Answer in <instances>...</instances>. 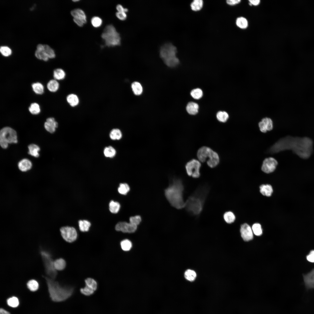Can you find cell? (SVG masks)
<instances>
[{"label": "cell", "instance_id": "6da1fadb", "mask_svg": "<svg viewBox=\"0 0 314 314\" xmlns=\"http://www.w3.org/2000/svg\"><path fill=\"white\" fill-rule=\"evenodd\" d=\"M313 145L312 140L308 138L288 136L279 140L270 147L268 151L273 154L290 150L301 158L306 159L312 154Z\"/></svg>", "mask_w": 314, "mask_h": 314}, {"label": "cell", "instance_id": "7a4b0ae2", "mask_svg": "<svg viewBox=\"0 0 314 314\" xmlns=\"http://www.w3.org/2000/svg\"><path fill=\"white\" fill-rule=\"evenodd\" d=\"M209 191L206 185L199 187L188 198L185 202V208L189 214L198 216L202 212L205 202Z\"/></svg>", "mask_w": 314, "mask_h": 314}, {"label": "cell", "instance_id": "3957f363", "mask_svg": "<svg viewBox=\"0 0 314 314\" xmlns=\"http://www.w3.org/2000/svg\"><path fill=\"white\" fill-rule=\"evenodd\" d=\"M184 186L180 179H173L168 187L165 189V195L167 199L173 207L181 209L185 207L183 195Z\"/></svg>", "mask_w": 314, "mask_h": 314}, {"label": "cell", "instance_id": "277c9868", "mask_svg": "<svg viewBox=\"0 0 314 314\" xmlns=\"http://www.w3.org/2000/svg\"><path fill=\"white\" fill-rule=\"evenodd\" d=\"M47 284L50 297L54 302H60L67 299L72 295L73 288L67 286H62L55 279L43 276Z\"/></svg>", "mask_w": 314, "mask_h": 314}, {"label": "cell", "instance_id": "5b68a950", "mask_svg": "<svg viewBox=\"0 0 314 314\" xmlns=\"http://www.w3.org/2000/svg\"><path fill=\"white\" fill-rule=\"evenodd\" d=\"M177 52L176 47L170 43L163 45L159 51L161 58L165 64L170 67H175L179 63V60L176 56Z\"/></svg>", "mask_w": 314, "mask_h": 314}, {"label": "cell", "instance_id": "8992f818", "mask_svg": "<svg viewBox=\"0 0 314 314\" xmlns=\"http://www.w3.org/2000/svg\"><path fill=\"white\" fill-rule=\"evenodd\" d=\"M101 36L107 47H114L121 44L120 35L112 24H108L106 26Z\"/></svg>", "mask_w": 314, "mask_h": 314}, {"label": "cell", "instance_id": "52a82bcc", "mask_svg": "<svg viewBox=\"0 0 314 314\" xmlns=\"http://www.w3.org/2000/svg\"><path fill=\"white\" fill-rule=\"evenodd\" d=\"M197 156L199 161L204 162L206 161L208 165L211 168L216 167L219 162L218 154L207 147H202L199 149Z\"/></svg>", "mask_w": 314, "mask_h": 314}, {"label": "cell", "instance_id": "ba28073f", "mask_svg": "<svg viewBox=\"0 0 314 314\" xmlns=\"http://www.w3.org/2000/svg\"><path fill=\"white\" fill-rule=\"evenodd\" d=\"M17 133L14 129L7 126L1 130L0 144L2 148L6 149L9 144L17 143Z\"/></svg>", "mask_w": 314, "mask_h": 314}, {"label": "cell", "instance_id": "9c48e42d", "mask_svg": "<svg viewBox=\"0 0 314 314\" xmlns=\"http://www.w3.org/2000/svg\"><path fill=\"white\" fill-rule=\"evenodd\" d=\"M40 254L43 261L45 272L48 277L55 279L57 275V270L54 266V261L50 253L48 251L41 249Z\"/></svg>", "mask_w": 314, "mask_h": 314}, {"label": "cell", "instance_id": "30bf717a", "mask_svg": "<svg viewBox=\"0 0 314 314\" xmlns=\"http://www.w3.org/2000/svg\"><path fill=\"white\" fill-rule=\"evenodd\" d=\"M201 166V163L199 160L193 159L187 163L185 167L188 175L194 178L199 177Z\"/></svg>", "mask_w": 314, "mask_h": 314}, {"label": "cell", "instance_id": "8fae6325", "mask_svg": "<svg viewBox=\"0 0 314 314\" xmlns=\"http://www.w3.org/2000/svg\"><path fill=\"white\" fill-rule=\"evenodd\" d=\"M61 235L67 242H72L76 239L77 234L76 229L72 227L64 226L60 229Z\"/></svg>", "mask_w": 314, "mask_h": 314}, {"label": "cell", "instance_id": "7c38bea8", "mask_svg": "<svg viewBox=\"0 0 314 314\" xmlns=\"http://www.w3.org/2000/svg\"><path fill=\"white\" fill-rule=\"evenodd\" d=\"M74 23L79 27L83 26L87 22V16L84 11L80 8L72 10L70 12Z\"/></svg>", "mask_w": 314, "mask_h": 314}, {"label": "cell", "instance_id": "4fadbf2b", "mask_svg": "<svg viewBox=\"0 0 314 314\" xmlns=\"http://www.w3.org/2000/svg\"><path fill=\"white\" fill-rule=\"evenodd\" d=\"M85 286L80 289L81 293L86 296L92 294L97 288V282L93 279L88 278L85 280Z\"/></svg>", "mask_w": 314, "mask_h": 314}, {"label": "cell", "instance_id": "5bb4252c", "mask_svg": "<svg viewBox=\"0 0 314 314\" xmlns=\"http://www.w3.org/2000/svg\"><path fill=\"white\" fill-rule=\"evenodd\" d=\"M277 165V161L274 158H266L263 162L261 170L265 173H270L274 171Z\"/></svg>", "mask_w": 314, "mask_h": 314}, {"label": "cell", "instance_id": "9a60e30c", "mask_svg": "<svg viewBox=\"0 0 314 314\" xmlns=\"http://www.w3.org/2000/svg\"><path fill=\"white\" fill-rule=\"evenodd\" d=\"M137 226L134 225L130 222H119L115 226V230L118 231H121L125 233H133L137 229Z\"/></svg>", "mask_w": 314, "mask_h": 314}, {"label": "cell", "instance_id": "2e32d148", "mask_svg": "<svg viewBox=\"0 0 314 314\" xmlns=\"http://www.w3.org/2000/svg\"><path fill=\"white\" fill-rule=\"evenodd\" d=\"M240 232L241 237L244 240L249 241L253 238L252 230L247 224L245 223L241 226Z\"/></svg>", "mask_w": 314, "mask_h": 314}, {"label": "cell", "instance_id": "e0dca14e", "mask_svg": "<svg viewBox=\"0 0 314 314\" xmlns=\"http://www.w3.org/2000/svg\"><path fill=\"white\" fill-rule=\"evenodd\" d=\"M258 125L260 131L263 133L272 130L273 128V122L270 118L268 117H265L262 119L259 122Z\"/></svg>", "mask_w": 314, "mask_h": 314}, {"label": "cell", "instance_id": "ac0fdd59", "mask_svg": "<svg viewBox=\"0 0 314 314\" xmlns=\"http://www.w3.org/2000/svg\"><path fill=\"white\" fill-rule=\"evenodd\" d=\"M58 124L53 117H49L46 119L44 124L46 130L51 133H54L58 127Z\"/></svg>", "mask_w": 314, "mask_h": 314}, {"label": "cell", "instance_id": "d6986e66", "mask_svg": "<svg viewBox=\"0 0 314 314\" xmlns=\"http://www.w3.org/2000/svg\"><path fill=\"white\" fill-rule=\"evenodd\" d=\"M306 286L308 288H314V269L303 276Z\"/></svg>", "mask_w": 314, "mask_h": 314}, {"label": "cell", "instance_id": "ffe728a7", "mask_svg": "<svg viewBox=\"0 0 314 314\" xmlns=\"http://www.w3.org/2000/svg\"><path fill=\"white\" fill-rule=\"evenodd\" d=\"M32 164L30 160L24 158L20 161L18 164L19 169L22 172H26L32 168Z\"/></svg>", "mask_w": 314, "mask_h": 314}, {"label": "cell", "instance_id": "44dd1931", "mask_svg": "<svg viewBox=\"0 0 314 314\" xmlns=\"http://www.w3.org/2000/svg\"><path fill=\"white\" fill-rule=\"evenodd\" d=\"M199 107V105L197 103L193 101H190L187 104L186 110L189 114L194 115L198 113Z\"/></svg>", "mask_w": 314, "mask_h": 314}, {"label": "cell", "instance_id": "7402d4cb", "mask_svg": "<svg viewBox=\"0 0 314 314\" xmlns=\"http://www.w3.org/2000/svg\"><path fill=\"white\" fill-rule=\"evenodd\" d=\"M66 101L69 105L72 107L77 106L79 103V99L78 96L74 93L70 94L67 95Z\"/></svg>", "mask_w": 314, "mask_h": 314}, {"label": "cell", "instance_id": "603a6c76", "mask_svg": "<svg viewBox=\"0 0 314 314\" xmlns=\"http://www.w3.org/2000/svg\"><path fill=\"white\" fill-rule=\"evenodd\" d=\"M110 138L112 140H119L122 137V133L120 129L118 128L112 129L109 133Z\"/></svg>", "mask_w": 314, "mask_h": 314}, {"label": "cell", "instance_id": "cb8c5ba5", "mask_svg": "<svg viewBox=\"0 0 314 314\" xmlns=\"http://www.w3.org/2000/svg\"><path fill=\"white\" fill-rule=\"evenodd\" d=\"M117 151L115 149L111 146L105 147L103 150V154L106 158H113L115 156Z\"/></svg>", "mask_w": 314, "mask_h": 314}, {"label": "cell", "instance_id": "d4e9b609", "mask_svg": "<svg viewBox=\"0 0 314 314\" xmlns=\"http://www.w3.org/2000/svg\"><path fill=\"white\" fill-rule=\"evenodd\" d=\"M47 87L50 92H54L57 91L59 87V84L58 81L53 79L50 80L47 83Z\"/></svg>", "mask_w": 314, "mask_h": 314}, {"label": "cell", "instance_id": "484cf974", "mask_svg": "<svg viewBox=\"0 0 314 314\" xmlns=\"http://www.w3.org/2000/svg\"><path fill=\"white\" fill-rule=\"evenodd\" d=\"M28 154L36 158H38L39 156V152L40 151V149L39 147L36 144H31L28 146Z\"/></svg>", "mask_w": 314, "mask_h": 314}, {"label": "cell", "instance_id": "4316f807", "mask_svg": "<svg viewBox=\"0 0 314 314\" xmlns=\"http://www.w3.org/2000/svg\"><path fill=\"white\" fill-rule=\"evenodd\" d=\"M260 192L263 195L270 197L273 192L272 186L269 184L262 185L260 187Z\"/></svg>", "mask_w": 314, "mask_h": 314}, {"label": "cell", "instance_id": "83f0119b", "mask_svg": "<svg viewBox=\"0 0 314 314\" xmlns=\"http://www.w3.org/2000/svg\"><path fill=\"white\" fill-rule=\"evenodd\" d=\"M65 72L63 69L58 68L55 69L53 72L54 79L58 81L64 79L66 76Z\"/></svg>", "mask_w": 314, "mask_h": 314}, {"label": "cell", "instance_id": "f1b7e54d", "mask_svg": "<svg viewBox=\"0 0 314 314\" xmlns=\"http://www.w3.org/2000/svg\"><path fill=\"white\" fill-rule=\"evenodd\" d=\"M31 87L33 92L36 94L41 95L43 93L44 88L42 84L39 82L32 83Z\"/></svg>", "mask_w": 314, "mask_h": 314}, {"label": "cell", "instance_id": "f546056e", "mask_svg": "<svg viewBox=\"0 0 314 314\" xmlns=\"http://www.w3.org/2000/svg\"><path fill=\"white\" fill-rule=\"evenodd\" d=\"M131 88L135 95H139L142 93L143 88L140 83L137 81L133 82L131 84Z\"/></svg>", "mask_w": 314, "mask_h": 314}, {"label": "cell", "instance_id": "4dcf8cb0", "mask_svg": "<svg viewBox=\"0 0 314 314\" xmlns=\"http://www.w3.org/2000/svg\"><path fill=\"white\" fill-rule=\"evenodd\" d=\"M54 266L56 270H62L65 268L66 262L63 258L58 259L54 261Z\"/></svg>", "mask_w": 314, "mask_h": 314}, {"label": "cell", "instance_id": "1f68e13d", "mask_svg": "<svg viewBox=\"0 0 314 314\" xmlns=\"http://www.w3.org/2000/svg\"><path fill=\"white\" fill-rule=\"evenodd\" d=\"M190 94L191 97L196 100L201 99L202 97L203 94L202 90L199 88L193 89L190 91Z\"/></svg>", "mask_w": 314, "mask_h": 314}, {"label": "cell", "instance_id": "d6a6232c", "mask_svg": "<svg viewBox=\"0 0 314 314\" xmlns=\"http://www.w3.org/2000/svg\"><path fill=\"white\" fill-rule=\"evenodd\" d=\"M216 116L217 119L219 121L223 123L227 121L229 118L228 113L223 111H218L216 114Z\"/></svg>", "mask_w": 314, "mask_h": 314}, {"label": "cell", "instance_id": "836d02e7", "mask_svg": "<svg viewBox=\"0 0 314 314\" xmlns=\"http://www.w3.org/2000/svg\"><path fill=\"white\" fill-rule=\"evenodd\" d=\"M236 24L238 27L243 29L246 28L248 26L247 20L243 17L238 18L236 20Z\"/></svg>", "mask_w": 314, "mask_h": 314}, {"label": "cell", "instance_id": "e575fe53", "mask_svg": "<svg viewBox=\"0 0 314 314\" xmlns=\"http://www.w3.org/2000/svg\"><path fill=\"white\" fill-rule=\"evenodd\" d=\"M78 224L80 230L82 232L88 231L91 226L90 223L86 220H80Z\"/></svg>", "mask_w": 314, "mask_h": 314}, {"label": "cell", "instance_id": "d590c367", "mask_svg": "<svg viewBox=\"0 0 314 314\" xmlns=\"http://www.w3.org/2000/svg\"><path fill=\"white\" fill-rule=\"evenodd\" d=\"M28 110L31 114L36 115L40 113L41 109L39 105L37 103L34 102L31 104Z\"/></svg>", "mask_w": 314, "mask_h": 314}, {"label": "cell", "instance_id": "8d00e7d4", "mask_svg": "<svg viewBox=\"0 0 314 314\" xmlns=\"http://www.w3.org/2000/svg\"><path fill=\"white\" fill-rule=\"evenodd\" d=\"M28 288L31 291L34 292L38 289L39 285L38 282L36 280L31 279L27 283Z\"/></svg>", "mask_w": 314, "mask_h": 314}, {"label": "cell", "instance_id": "74e56055", "mask_svg": "<svg viewBox=\"0 0 314 314\" xmlns=\"http://www.w3.org/2000/svg\"><path fill=\"white\" fill-rule=\"evenodd\" d=\"M223 218L224 221L227 223L231 224L235 220V216L232 212L227 211L224 214Z\"/></svg>", "mask_w": 314, "mask_h": 314}, {"label": "cell", "instance_id": "f35d334b", "mask_svg": "<svg viewBox=\"0 0 314 314\" xmlns=\"http://www.w3.org/2000/svg\"><path fill=\"white\" fill-rule=\"evenodd\" d=\"M120 208L119 204L117 202L111 201L109 204L110 212L113 213H116L119 211Z\"/></svg>", "mask_w": 314, "mask_h": 314}, {"label": "cell", "instance_id": "ab89813d", "mask_svg": "<svg viewBox=\"0 0 314 314\" xmlns=\"http://www.w3.org/2000/svg\"><path fill=\"white\" fill-rule=\"evenodd\" d=\"M196 274L193 270L188 269L186 270L184 273V276L185 279L189 281H194L196 277Z\"/></svg>", "mask_w": 314, "mask_h": 314}, {"label": "cell", "instance_id": "60d3db41", "mask_svg": "<svg viewBox=\"0 0 314 314\" xmlns=\"http://www.w3.org/2000/svg\"><path fill=\"white\" fill-rule=\"evenodd\" d=\"M203 1L202 0H195L191 4L192 9L195 11L200 10L203 5Z\"/></svg>", "mask_w": 314, "mask_h": 314}, {"label": "cell", "instance_id": "b9f144b4", "mask_svg": "<svg viewBox=\"0 0 314 314\" xmlns=\"http://www.w3.org/2000/svg\"><path fill=\"white\" fill-rule=\"evenodd\" d=\"M91 23L93 27L95 28H98L100 27L102 25L103 20L102 19L99 17L94 16L91 18Z\"/></svg>", "mask_w": 314, "mask_h": 314}, {"label": "cell", "instance_id": "7bdbcfd3", "mask_svg": "<svg viewBox=\"0 0 314 314\" xmlns=\"http://www.w3.org/2000/svg\"><path fill=\"white\" fill-rule=\"evenodd\" d=\"M7 304L13 308L17 307L19 305V301L18 298L15 296L10 297L7 300Z\"/></svg>", "mask_w": 314, "mask_h": 314}, {"label": "cell", "instance_id": "ee69618b", "mask_svg": "<svg viewBox=\"0 0 314 314\" xmlns=\"http://www.w3.org/2000/svg\"><path fill=\"white\" fill-rule=\"evenodd\" d=\"M130 190V187L126 183H121L118 189V192L121 194L126 195Z\"/></svg>", "mask_w": 314, "mask_h": 314}, {"label": "cell", "instance_id": "f6af8a7d", "mask_svg": "<svg viewBox=\"0 0 314 314\" xmlns=\"http://www.w3.org/2000/svg\"><path fill=\"white\" fill-rule=\"evenodd\" d=\"M120 245L123 250L127 251H129L131 249L132 247V244L129 240L125 239L121 242Z\"/></svg>", "mask_w": 314, "mask_h": 314}, {"label": "cell", "instance_id": "bcb514c9", "mask_svg": "<svg viewBox=\"0 0 314 314\" xmlns=\"http://www.w3.org/2000/svg\"><path fill=\"white\" fill-rule=\"evenodd\" d=\"M43 51L45 52L49 58H52L55 57V54L53 50L49 45L44 44Z\"/></svg>", "mask_w": 314, "mask_h": 314}, {"label": "cell", "instance_id": "7dc6e473", "mask_svg": "<svg viewBox=\"0 0 314 314\" xmlns=\"http://www.w3.org/2000/svg\"><path fill=\"white\" fill-rule=\"evenodd\" d=\"M35 56L37 58L45 61H47L49 58L47 54L43 50L39 51L36 50L35 52Z\"/></svg>", "mask_w": 314, "mask_h": 314}, {"label": "cell", "instance_id": "c3c4849f", "mask_svg": "<svg viewBox=\"0 0 314 314\" xmlns=\"http://www.w3.org/2000/svg\"><path fill=\"white\" fill-rule=\"evenodd\" d=\"M252 230L254 234L257 236H261L262 233L261 226L259 223H255L253 225Z\"/></svg>", "mask_w": 314, "mask_h": 314}, {"label": "cell", "instance_id": "681fc988", "mask_svg": "<svg viewBox=\"0 0 314 314\" xmlns=\"http://www.w3.org/2000/svg\"><path fill=\"white\" fill-rule=\"evenodd\" d=\"M0 52L4 56H8L10 55L12 53L10 49L6 46H1L0 48Z\"/></svg>", "mask_w": 314, "mask_h": 314}, {"label": "cell", "instance_id": "f907efd6", "mask_svg": "<svg viewBox=\"0 0 314 314\" xmlns=\"http://www.w3.org/2000/svg\"><path fill=\"white\" fill-rule=\"evenodd\" d=\"M141 221V217L139 215L131 217L129 219V222L137 226L140 224Z\"/></svg>", "mask_w": 314, "mask_h": 314}, {"label": "cell", "instance_id": "816d5d0a", "mask_svg": "<svg viewBox=\"0 0 314 314\" xmlns=\"http://www.w3.org/2000/svg\"><path fill=\"white\" fill-rule=\"evenodd\" d=\"M115 15L118 19L121 21L125 20L127 16L126 13L124 12L117 11L115 13Z\"/></svg>", "mask_w": 314, "mask_h": 314}, {"label": "cell", "instance_id": "f5cc1de1", "mask_svg": "<svg viewBox=\"0 0 314 314\" xmlns=\"http://www.w3.org/2000/svg\"><path fill=\"white\" fill-rule=\"evenodd\" d=\"M307 260L311 263H314V250L311 251L306 257Z\"/></svg>", "mask_w": 314, "mask_h": 314}, {"label": "cell", "instance_id": "db71d44e", "mask_svg": "<svg viewBox=\"0 0 314 314\" xmlns=\"http://www.w3.org/2000/svg\"><path fill=\"white\" fill-rule=\"evenodd\" d=\"M116 9L117 12H124L127 13L128 11L127 8H124L120 4H118L116 6Z\"/></svg>", "mask_w": 314, "mask_h": 314}, {"label": "cell", "instance_id": "11a10c76", "mask_svg": "<svg viewBox=\"0 0 314 314\" xmlns=\"http://www.w3.org/2000/svg\"><path fill=\"white\" fill-rule=\"evenodd\" d=\"M240 0H228L226 1L227 3L230 5H234L239 3Z\"/></svg>", "mask_w": 314, "mask_h": 314}, {"label": "cell", "instance_id": "9f6ffc18", "mask_svg": "<svg viewBox=\"0 0 314 314\" xmlns=\"http://www.w3.org/2000/svg\"><path fill=\"white\" fill-rule=\"evenodd\" d=\"M249 1L252 5L255 6L259 5L260 2V1L259 0H249Z\"/></svg>", "mask_w": 314, "mask_h": 314}, {"label": "cell", "instance_id": "6f0895ef", "mask_svg": "<svg viewBox=\"0 0 314 314\" xmlns=\"http://www.w3.org/2000/svg\"><path fill=\"white\" fill-rule=\"evenodd\" d=\"M37 50L39 51H43L44 50L43 44H39L37 46Z\"/></svg>", "mask_w": 314, "mask_h": 314}, {"label": "cell", "instance_id": "680465c9", "mask_svg": "<svg viewBox=\"0 0 314 314\" xmlns=\"http://www.w3.org/2000/svg\"><path fill=\"white\" fill-rule=\"evenodd\" d=\"M0 314H10V313L3 308L0 309Z\"/></svg>", "mask_w": 314, "mask_h": 314}, {"label": "cell", "instance_id": "91938a15", "mask_svg": "<svg viewBox=\"0 0 314 314\" xmlns=\"http://www.w3.org/2000/svg\"><path fill=\"white\" fill-rule=\"evenodd\" d=\"M72 1H73V2H78V1H79V0H73Z\"/></svg>", "mask_w": 314, "mask_h": 314}]
</instances>
